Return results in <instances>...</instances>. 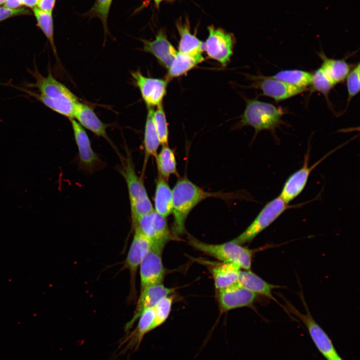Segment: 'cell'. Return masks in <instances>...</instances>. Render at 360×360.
<instances>
[{"mask_svg":"<svg viewBox=\"0 0 360 360\" xmlns=\"http://www.w3.org/2000/svg\"><path fill=\"white\" fill-rule=\"evenodd\" d=\"M172 192L174 222L172 232L176 237L185 232V223L188 215L202 200L212 197L226 200L236 198V194L233 193L206 192L186 178L178 180Z\"/></svg>","mask_w":360,"mask_h":360,"instance_id":"obj_1","label":"cell"},{"mask_svg":"<svg viewBox=\"0 0 360 360\" xmlns=\"http://www.w3.org/2000/svg\"><path fill=\"white\" fill-rule=\"evenodd\" d=\"M32 74L36 80L29 86L36 88L40 94L26 92L52 110L70 120L73 119L76 106L79 102L78 98L51 73L44 76L36 69Z\"/></svg>","mask_w":360,"mask_h":360,"instance_id":"obj_2","label":"cell"},{"mask_svg":"<svg viewBox=\"0 0 360 360\" xmlns=\"http://www.w3.org/2000/svg\"><path fill=\"white\" fill-rule=\"evenodd\" d=\"M120 172L128 186L130 202L132 224L134 228L138 220L154 210L142 176L137 175L129 152L122 162Z\"/></svg>","mask_w":360,"mask_h":360,"instance_id":"obj_3","label":"cell"},{"mask_svg":"<svg viewBox=\"0 0 360 360\" xmlns=\"http://www.w3.org/2000/svg\"><path fill=\"white\" fill-rule=\"evenodd\" d=\"M284 114L281 108L272 104L257 99L248 100L239 125L252 127L256 134L264 130L274 134L276 130L284 124Z\"/></svg>","mask_w":360,"mask_h":360,"instance_id":"obj_4","label":"cell"},{"mask_svg":"<svg viewBox=\"0 0 360 360\" xmlns=\"http://www.w3.org/2000/svg\"><path fill=\"white\" fill-rule=\"evenodd\" d=\"M188 242L195 249L212 256L222 262L234 263L245 270H250L253 252L232 240L221 244L201 242L190 235Z\"/></svg>","mask_w":360,"mask_h":360,"instance_id":"obj_5","label":"cell"},{"mask_svg":"<svg viewBox=\"0 0 360 360\" xmlns=\"http://www.w3.org/2000/svg\"><path fill=\"white\" fill-rule=\"evenodd\" d=\"M279 295L285 302L284 310L292 314L302 322L316 348L326 360H334L338 356L331 339L312 316L302 290L300 292V297L305 308V314L300 312L284 296L281 294Z\"/></svg>","mask_w":360,"mask_h":360,"instance_id":"obj_6","label":"cell"},{"mask_svg":"<svg viewBox=\"0 0 360 360\" xmlns=\"http://www.w3.org/2000/svg\"><path fill=\"white\" fill-rule=\"evenodd\" d=\"M280 196L268 202L249 226L232 240L240 245L252 242L260 232L273 223L289 206Z\"/></svg>","mask_w":360,"mask_h":360,"instance_id":"obj_7","label":"cell"},{"mask_svg":"<svg viewBox=\"0 0 360 360\" xmlns=\"http://www.w3.org/2000/svg\"><path fill=\"white\" fill-rule=\"evenodd\" d=\"M133 239L126 257L123 262L122 269H128L130 274V292L129 300L134 301L136 297V277L138 270L146 254L152 244L137 228H134Z\"/></svg>","mask_w":360,"mask_h":360,"instance_id":"obj_8","label":"cell"},{"mask_svg":"<svg viewBox=\"0 0 360 360\" xmlns=\"http://www.w3.org/2000/svg\"><path fill=\"white\" fill-rule=\"evenodd\" d=\"M135 228L150 239L153 246L162 249L168 241L176 239L168 228L166 218L154 210L140 218Z\"/></svg>","mask_w":360,"mask_h":360,"instance_id":"obj_9","label":"cell"},{"mask_svg":"<svg viewBox=\"0 0 360 360\" xmlns=\"http://www.w3.org/2000/svg\"><path fill=\"white\" fill-rule=\"evenodd\" d=\"M342 146L343 144L328 152L311 166H309L308 164L310 150V148H308L304 156L302 166L287 178L283 186L280 196L288 204L298 197L306 187L310 174L313 170Z\"/></svg>","mask_w":360,"mask_h":360,"instance_id":"obj_10","label":"cell"},{"mask_svg":"<svg viewBox=\"0 0 360 360\" xmlns=\"http://www.w3.org/2000/svg\"><path fill=\"white\" fill-rule=\"evenodd\" d=\"M208 36L204 42V51L208 56L226 66L233 54L234 40L232 34L213 26L208 28Z\"/></svg>","mask_w":360,"mask_h":360,"instance_id":"obj_11","label":"cell"},{"mask_svg":"<svg viewBox=\"0 0 360 360\" xmlns=\"http://www.w3.org/2000/svg\"><path fill=\"white\" fill-rule=\"evenodd\" d=\"M163 250L152 245L142 259L140 266V291L150 285L162 284L166 273L162 258Z\"/></svg>","mask_w":360,"mask_h":360,"instance_id":"obj_12","label":"cell"},{"mask_svg":"<svg viewBox=\"0 0 360 360\" xmlns=\"http://www.w3.org/2000/svg\"><path fill=\"white\" fill-rule=\"evenodd\" d=\"M131 74L148 108L162 104L166 92L168 80L145 76L140 70L132 72Z\"/></svg>","mask_w":360,"mask_h":360,"instance_id":"obj_13","label":"cell"},{"mask_svg":"<svg viewBox=\"0 0 360 360\" xmlns=\"http://www.w3.org/2000/svg\"><path fill=\"white\" fill-rule=\"evenodd\" d=\"M218 291V300L222 312L250 306L258 297V294L244 288L238 282Z\"/></svg>","mask_w":360,"mask_h":360,"instance_id":"obj_14","label":"cell"},{"mask_svg":"<svg viewBox=\"0 0 360 360\" xmlns=\"http://www.w3.org/2000/svg\"><path fill=\"white\" fill-rule=\"evenodd\" d=\"M254 88L260 90L262 95L273 98L276 102H280L298 95L307 90L298 88L271 76L255 77Z\"/></svg>","mask_w":360,"mask_h":360,"instance_id":"obj_15","label":"cell"},{"mask_svg":"<svg viewBox=\"0 0 360 360\" xmlns=\"http://www.w3.org/2000/svg\"><path fill=\"white\" fill-rule=\"evenodd\" d=\"M175 288L166 287L162 284L150 285L140 291L136 310L132 318L126 324L125 330L129 331L139 318L142 312L154 308L162 298L170 295Z\"/></svg>","mask_w":360,"mask_h":360,"instance_id":"obj_16","label":"cell"},{"mask_svg":"<svg viewBox=\"0 0 360 360\" xmlns=\"http://www.w3.org/2000/svg\"><path fill=\"white\" fill-rule=\"evenodd\" d=\"M77 145L80 164L84 170L93 171L101 165V160L94 151L90 140L83 127L74 118L70 120Z\"/></svg>","mask_w":360,"mask_h":360,"instance_id":"obj_17","label":"cell"},{"mask_svg":"<svg viewBox=\"0 0 360 360\" xmlns=\"http://www.w3.org/2000/svg\"><path fill=\"white\" fill-rule=\"evenodd\" d=\"M144 50L152 54L163 67L168 69L178 51L168 40L164 32L160 31L153 40H142Z\"/></svg>","mask_w":360,"mask_h":360,"instance_id":"obj_18","label":"cell"},{"mask_svg":"<svg viewBox=\"0 0 360 360\" xmlns=\"http://www.w3.org/2000/svg\"><path fill=\"white\" fill-rule=\"evenodd\" d=\"M74 118H76L82 127L110 142L106 131L108 125L100 120L93 108L89 106L78 102L74 110Z\"/></svg>","mask_w":360,"mask_h":360,"instance_id":"obj_19","label":"cell"},{"mask_svg":"<svg viewBox=\"0 0 360 360\" xmlns=\"http://www.w3.org/2000/svg\"><path fill=\"white\" fill-rule=\"evenodd\" d=\"M238 283L244 288L256 294L264 296L280 304L272 294L274 289L279 286L270 284L250 270H240ZM282 307V305L280 304Z\"/></svg>","mask_w":360,"mask_h":360,"instance_id":"obj_20","label":"cell"},{"mask_svg":"<svg viewBox=\"0 0 360 360\" xmlns=\"http://www.w3.org/2000/svg\"><path fill=\"white\" fill-rule=\"evenodd\" d=\"M240 269L231 262H221L213 266L211 272L216 288L223 289L237 282Z\"/></svg>","mask_w":360,"mask_h":360,"instance_id":"obj_21","label":"cell"},{"mask_svg":"<svg viewBox=\"0 0 360 360\" xmlns=\"http://www.w3.org/2000/svg\"><path fill=\"white\" fill-rule=\"evenodd\" d=\"M204 60L202 54H192L178 52L168 68L166 79L168 81L182 76Z\"/></svg>","mask_w":360,"mask_h":360,"instance_id":"obj_22","label":"cell"},{"mask_svg":"<svg viewBox=\"0 0 360 360\" xmlns=\"http://www.w3.org/2000/svg\"><path fill=\"white\" fill-rule=\"evenodd\" d=\"M154 206V210L165 218L172 213V190L168 180L159 174L156 182Z\"/></svg>","mask_w":360,"mask_h":360,"instance_id":"obj_23","label":"cell"},{"mask_svg":"<svg viewBox=\"0 0 360 360\" xmlns=\"http://www.w3.org/2000/svg\"><path fill=\"white\" fill-rule=\"evenodd\" d=\"M154 317V308H148L142 312L139 318L136 328L123 341L125 343L129 340L127 350L134 349L136 350L138 348L144 336L153 330Z\"/></svg>","mask_w":360,"mask_h":360,"instance_id":"obj_24","label":"cell"},{"mask_svg":"<svg viewBox=\"0 0 360 360\" xmlns=\"http://www.w3.org/2000/svg\"><path fill=\"white\" fill-rule=\"evenodd\" d=\"M154 108H148L144 127V158L142 172L143 175L148 158L151 156L156 158L158 150L160 144L154 120Z\"/></svg>","mask_w":360,"mask_h":360,"instance_id":"obj_25","label":"cell"},{"mask_svg":"<svg viewBox=\"0 0 360 360\" xmlns=\"http://www.w3.org/2000/svg\"><path fill=\"white\" fill-rule=\"evenodd\" d=\"M318 56L322 60L320 68L335 85L346 80L350 67L345 60L329 58L323 52Z\"/></svg>","mask_w":360,"mask_h":360,"instance_id":"obj_26","label":"cell"},{"mask_svg":"<svg viewBox=\"0 0 360 360\" xmlns=\"http://www.w3.org/2000/svg\"><path fill=\"white\" fill-rule=\"evenodd\" d=\"M177 28L180 36L178 52L196 54L204 52V42L190 32L188 24H177Z\"/></svg>","mask_w":360,"mask_h":360,"instance_id":"obj_27","label":"cell"},{"mask_svg":"<svg viewBox=\"0 0 360 360\" xmlns=\"http://www.w3.org/2000/svg\"><path fill=\"white\" fill-rule=\"evenodd\" d=\"M312 72L298 69L280 70L271 76L288 84L307 90L312 82Z\"/></svg>","mask_w":360,"mask_h":360,"instance_id":"obj_28","label":"cell"},{"mask_svg":"<svg viewBox=\"0 0 360 360\" xmlns=\"http://www.w3.org/2000/svg\"><path fill=\"white\" fill-rule=\"evenodd\" d=\"M156 158L158 174L162 176L168 180L170 175L178 174L175 154L168 145L162 146Z\"/></svg>","mask_w":360,"mask_h":360,"instance_id":"obj_29","label":"cell"},{"mask_svg":"<svg viewBox=\"0 0 360 360\" xmlns=\"http://www.w3.org/2000/svg\"><path fill=\"white\" fill-rule=\"evenodd\" d=\"M33 12L36 19L38 26L48 40L54 54L56 58H58L57 51L54 42L52 12L42 10L36 6L33 8Z\"/></svg>","mask_w":360,"mask_h":360,"instance_id":"obj_30","label":"cell"},{"mask_svg":"<svg viewBox=\"0 0 360 360\" xmlns=\"http://www.w3.org/2000/svg\"><path fill=\"white\" fill-rule=\"evenodd\" d=\"M154 120L160 144L162 146L168 145V124L162 104L156 106V110H154Z\"/></svg>","mask_w":360,"mask_h":360,"instance_id":"obj_31","label":"cell"},{"mask_svg":"<svg viewBox=\"0 0 360 360\" xmlns=\"http://www.w3.org/2000/svg\"><path fill=\"white\" fill-rule=\"evenodd\" d=\"M335 86L320 68L312 72L310 86L314 91L320 92L328 97L330 91Z\"/></svg>","mask_w":360,"mask_h":360,"instance_id":"obj_32","label":"cell"},{"mask_svg":"<svg viewBox=\"0 0 360 360\" xmlns=\"http://www.w3.org/2000/svg\"><path fill=\"white\" fill-rule=\"evenodd\" d=\"M173 298L168 296L162 298L154 308L155 313L153 330L162 324L168 318L172 308Z\"/></svg>","mask_w":360,"mask_h":360,"instance_id":"obj_33","label":"cell"},{"mask_svg":"<svg viewBox=\"0 0 360 360\" xmlns=\"http://www.w3.org/2000/svg\"><path fill=\"white\" fill-rule=\"evenodd\" d=\"M360 64L358 63L350 70L346 78L348 94V104L360 92Z\"/></svg>","mask_w":360,"mask_h":360,"instance_id":"obj_34","label":"cell"},{"mask_svg":"<svg viewBox=\"0 0 360 360\" xmlns=\"http://www.w3.org/2000/svg\"><path fill=\"white\" fill-rule=\"evenodd\" d=\"M112 0H96L90 13L102 21L105 32L108 30L107 20Z\"/></svg>","mask_w":360,"mask_h":360,"instance_id":"obj_35","label":"cell"},{"mask_svg":"<svg viewBox=\"0 0 360 360\" xmlns=\"http://www.w3.org/2000/svg\"><path fill=\"white\" fill-rule=\"evenodd\" d=\"M29 14V10L24 8H10L5 6L0 7V22L14 16Z\"/></svg>","mask_w":360,"mask_h":360,"instance_id":"obj_36","label":"cell"},{"mask_svg":"<svg viewBox=\"0 0 360 360\" xmlns=\"http://www.w3.org/2000/svg\"><path fill=\"white\" fill-rule=\"evenodd\" d=\"M56 0H38L37 7L46 12H52Z\"/></svg>","mask_w":360,"mask_h":360,"instance_id":"obj_37","label":"cell"},{"mask_svg":"<svg viewBox=\"0 0 360 360\" xmlns=\"http://www.w3.org/2000/svg\"><path fill=\"white\" fill-rule=\"evenodd\" d=\"M22 5V0H6L4 6L10 8H18Z\"/></svg>","mask_w":360,"mask_h":360,"instance_id":"obj_38","label":"cell"},{"mask_svg":"<svg viewBox=\"0 0 360 360\" xmlns=\"http://www.w3.org/2000/svg\"><path fill=\"white\" fill-rule=\"evenodd\" d=\"M38 0H22V4L33 8L38 5Z\"/></svg>","mask_w":360,"mask_h":360,"instance_id":"obj_39","label":"cell"},{"mask_svg":"<svg viewBox=\"0 0 360 360\" xmlns=\"http://www.w3.org/2000/svg\"><path fill=\"white\" fill-rule=\"evenodd\" d=\"M162 0H154L156 4L158 6Z\"/></svg>","mask_w":360,"mask_h":360,"instance_id":"obj_40","label":"cell"},{"mask_svg":"<svg viewBox=\"0 0 360 360\" xmlns=\"http://www.w3.org/2000/svg\"><path fill=\"white\" fill-rule=\"evenodd\" d=\"M334 360H344L338 356L336 358H335Z\"/></svg>","mask_w":360,"mask_h":360,"instance_id":"obj_41","label":"cell"},{"mask_svg":"<svg viewBox=\"0 0 360 360\" xmlns=\"http://www.w3.org/2000/svg\"><path fill=\"white\" fill-rule=\"evenodd\" d=\"M6 1V0H0V4H4V2Z\"/></svg>","mask_w":360,"mask_h":360,"instance_id":"obj_42","label":"cell"}]
</instances>
